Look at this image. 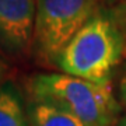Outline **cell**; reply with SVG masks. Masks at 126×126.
Instances as JSON below:
<instances>
[{"instance_id": "obj_6", "label": "cell", "mask_w": 126, "mask_h": 126, "mask_svg": "<svg viewBox=\"0 0 126 126\" xmlns=\"http://www.w3.org/2000/svg\"><path fill=\"white\" fill-rule=\"evenodd\" d=\"M0 126H28L27 109L16 87L6 83L0 87Z\"/></svg>"}, {"instance_id": "obj_8", "label": "cell", "mask_w": 126, "mask_h": 126, "mask_svg": "<svg viewBox=\"0 0 126 126\" xmlns=\"http://www.w3.org/2000/svg\"><path fill=\"white\" fill-rule=\"evenodd\" d=\"M121 94H122L123 104H125V107H126V83L125 81H122V84H121Z\"/></svg>"}, {"instance_id": "obj_5", "label": "cell", "mask_w": 126, "mask_h": 126, "mask_svg": "<svg viewBox=\"0 0 126 126\" xmlns=\"http://www.w3.org/2000/svg\"><path fill=\"white\" fill-rule=\"evenodd\" d=\"M28 126H86L77 118L49 104L30 101L27 107Z\"/></svg>"}, {"instance_id": "obj_3", "label": "cell", "mask_w": 126, "mask_h": 126, "mask_svg": "<svg viewBox=\"0 0 126 126\" xmlns=\"http://www.w3.org/2000/svg\"><path fill=\"white\" fill-rule=\"evenodd\" d=\"M101 0H36L32 52L56 66L64 48L99 9Z\"/></svg>"}, {"instance_id": "obj_11", "label": "cell", "mask_w": 126, "mask_h": 126, "mask_svg": "<svg viewBox=\"0 0 126 126\" xmlns=\"http://www.w3.org/2000/svg\"><path fill=\"white\" fill-rule=\"evenodd\" d=\"M125 16H126V10H125Z\"/></svg>"}, {"instance_id": "obj_4", "label": "cell", "mask_w": 126, "mask_h": 126, "mask_svg": "<svg viewBox=\"0 0 126 126\" xmlns=\"http://www.w3.org/2000/svg\"><path fill=\"white\" fill-rule=\"evenodd\" d=\"M36 0H0V49L13 56L32 50Z\"/></svg>"}, {"instance_id": "obj_7", "label": "cell", "mask_w": 126, "mask_h": 126, "mask_svg": "<svg viewBox=\"0 0 126 126\" xmlns=\"http://www.w3.org/2000/svg\"><path fill=\"white\" fill-rule=\"evenodd\" d=\"M6 72H7V64H6V62L0 56V87L3 86V80H4Z\"/></svg>"}, {"instance_id": "obj_10", "label": "cell", "mask_w": 126, "mask_h": 126, "mask_svg": "<svg viewBox=\"0 0 126 126\" xmlns=\"http://www.w3.org/2000/svg\"><path fill=\"white\" fill-rule=\"evenodd\" d=\"M122 81H125V83H126V76H125V79H123V80H122Z\"/></svg>"}, {"instance_id": "obj_9", "label": "cell", "mask_w": 126, "mask_h": 126, "mask_svg": "<svg viewBox=\"0 0 126 126\" xmlns=\"http://www.w3.org/2000/svg\"><path fill=\"white\" fill-rule=\"evenodd\" d=\"M115 126H126V116H122L118 119V122L115 123Z\"/></svg>"}, {"instance_id": "obj_2", "label": "cell", "mask_w": 126, "mask_h": 126, "mask_svg": "<svg viewBox=\"0 0 126 126\" xmlns=\"http://www.w3.org/2000/svg\"><path fill=\"white\" fill-rule=\"evenodd\" d=\"M27 90L31 101L56 107L86 126H112L121 112L111 84H95L64 73L34 74Z\"/></svg>"}, {"instance_id": "obj_1", "label": "cell", "mask_w": 126, "mask_h": 126, "mask_svg": "<svg viewBox=\"0 0 126 126\" xmlns=\"http://www.w3.org/2000/svg\"><path fill=\"white\" fill-rule=\"evenodd\" d=\"M126 58V16L122 9H99L73 36L56 66L64 74L95 84H109Z\"/></svg>"}]
</instances>
